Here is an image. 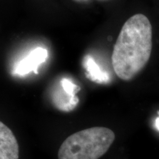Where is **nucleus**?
<instances>
[{
    "mask_svg": "<svg viewBox=\"0 0 159 159\" xmlns=\"http://www.w3.org/2000/svg\"><path fill=\"white\" fill-rule=\"evenodd\" d=\"M152 25L142 13L132 16L122 26L112 54L115 73L130 81L143 70L150 60L152 48Z\"/></svg>",
    "mask_w": 159,
    "mask_h": 159,
    "instance_id": "nucleus-1",
    "label": "nucleus"
},
{
    "mask_svg": "<svg viewBox=\"0 0 159 159\" xmlns=\"http://www.w3.org/2000/svg\"><path fill=\"white\" fill-rule=\"evenodd\" d=\"M60 85L66 92L68 93L71 96H76L77 91L80 89L78 85L75 84L72 81L67 78H63L61 80V82H60Z\"/></svg>",
    "mask_w": 159,
    "mask_h": 159,
    "instance_id": "nucleus-7",
    "label": "nucleus"
},
{
    "mask_svg": "<svg viewBox=\"0 0 159 159\" xmlns=\"http://www.w3.org/2000/svg\"><path fill=\"white\" fill-rule=\"evenodd\" d=\"M75 2H87L89 0H74Z\"/></svg>",
    "mask_w": 159,
    "mask_h": 159,
    "instance_id": "nucleus-9",
    "label": "nucleus"
},
{
    "mask_svg": "<svg viewBox=\"0 0 159 159\" xmlns=\"http://www.w3.org/2000/svg\"><path fill=\"white\" fill-rule=\"evenodd\" d=\"M83 64L87 71V77L91 80L100 84L109 82L110 78L108 74L105 71H102L100 69L93 57L89 55L85 56Z\"/></svg>",
    "mask_w": 159,
    "mask_h": 159,
    "instance_id": "nucleus-6",
    "label": "nucleus"
},
{
    "mask_svg": "<svg viewBox=\"0 0 159 159\" xmlns=\"http://www.w3.org/2000/svg\"><path fill=\"white\" fill-rule=\"evenodd\" d=\"M19 147L8 127L0 122V159H19Z\"/></svg>",
    "mask_w": 159,
    "mask_h": 159,
    "instance_id": "nucleus-4",
    "label": "nucleus"
},
{
    "mask_svg": "<svg viewBox=\"0 0 159 159\" xmlns=\"http://www.w3.org/2000/svg\"><path fill=\"white\" fill-rule=\"evenodd\" d=\"M158 114H159V112H158ZM156 126L157 129L159 130V116L156 119Z\"/></svg>",
    "mask_w": 159,
    "mask_h": 159,
    "instance_id": "nucleus-8",
    "label": "nucleus"
},
{
    "mask_svg": "<svg viewBox=\"0 0 159 159\" xmlns=\"http://www.w3.org/2000/svg\"><path fill=\"white\" fill-rule=\"evenodd\" d=\"M115 140L111 129L94 127L71 134L62 143L58 159H99L107 152Z\"/></svg>",
    "mask_w": 159,
    "mask_h": 159,
    "instance_id": "nucleus-2",
    "label": "nucleus"
},
{
    "mask_svg": "<svg viewBox=\"0 0 159 159\" xmlns=\"http://www.w3.org/2000/svg\"><path fill=\"white\" fill-rule=\"evenodd\" d=\"M47 57L48 52L47 49L42 47H37L16 66L14 74L24 76L31 71H34L35 74H38L39 66L45 62Z\"/></svg>",
    "mask_w": 159,
    "mask_h": 159,
    "instance_id": "nucleus-3",
    "label": "nucleus"
},
{
    "mask_svg": "<svg viewBox=\"0 0 159 159\" xmlns=\"http://www.w3.org/2000/svg\"><path fill=\"white\" fill-rule=\"evenodd\" d=\"M53 102L57 108L63 111H71L75 108L79 102V99L77 96H71L62 89L60 88L55 91L52 98Z\"/></svg>",
    "mask_w": 159,
    "mask_h": 159,
    "instance_id": "nucleus-5",
    "label": "nucleus"
},
{
    "mask_svg": "<svg viewBox=\"0 0 159 159\" xmlns=\"http://www.w3.org/2000/svg\"><path fill=\"white\" fill-rule=\"evenodd\" d=\"M100 1H105V0H100Z\"/></svg>",
    "mask_w": 159,
    "mask_h": 159,
    "instance_id": "nucleus-10",
    "label": "nucleus"
}]
</instances>
